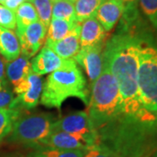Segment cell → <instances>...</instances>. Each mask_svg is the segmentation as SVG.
I'll list each match as a JSON object with an SVG mask.
<instances>
[{
    "label": "cell",
    "mask_w": 157,
    "mask_h": 157,
    "mask_svg": "<svg viewBox=\"0 0 157 157\" xmlns=\"http://www.w3.org/2000/svg\"><path fill=\"white\" fill-rule=\"evenodd\" d=\"M0 26L11 31L16 29L15 12L3 5H0Z\"/></svg>",
    "instance_id": "d4e9b609"
},
{
    "label": "cell",
    "mask_w": 157,
    "mask_h": 157,
    "mask_svg": "<svg viewBox=\"0 0 157 157\" xmlns=\"http://www.w3.org/2000/svg\"><path fill=\"white\" fill-rule=\"evenodd\" d=\"M107 0H77L74 3L75 17L78 23H82L86 19L95 17L101 6Z\"/></svg>",
    "instance_id": "ac0fdd59"
},
{
    "label": "cell",
    "mask_w": 157,
    "mask_h": 157,
    "mask_svg": "<svg viewBox=\"0 0 157 157\" xmlns=\"http://www.w3.org/2000/svg\"><path fill=\"white\" fill-rule=\"evenodd\" d=\"M20 45L13 31L0 26V54L7 61H12L20 55Z\"/></svg>",
    "instance_id": "2e32d148"
},
{
    "label": "cell",
    "mask_w": 157,
    "mask_h": 157,
    "mask_svg": "<svg viewBox=\"0 0 157 157\" xmlns=\"http://www.w3.org/2000/svg\"><path fill=\"white\" fill-rule=\"evenodd\" d=\"M80 26L65 39L56 42H45V45L49 47L51 50L53 51L58 56H59L63 59H73L80 49V44H79Z\"/></svg>",
    "instance_id": "5bb4252c"
},
{
    "label": "cell",
    "mask_w": 157,
    "mask_h": 157,
    "mask_svg": "<svg viewBox=\"0 0 157 157\" xmlns=\"http://www.w3.org/2000/svg\"><path fill=\"white\" fill-rule=\"evenodd\" d=\"M84 157H120L107 146L99 143L95 147L85 151Z\"/></svg>",
    "instance_id": "484cf974"
},
{
    "label": "cell",
    "mask_w": 157,
    "mask_h": 157,
    "mask_svg": "<svg viewBox=\"0 0 157 157\" xmlns=\"http://www.w3.org/2000/svg\"><path fill=\"white\" fill-rule=\"evenodd\" d=\"M68 1H70V2H72V3H73V4H74V3H75L77 0H68Z\"/></svg>",
    "instance_id": "836d02e7"
},
{
    "label": "cell",
    "mask_w": 157,
    "mask_h": 157,
    "mask_svg": "<svg viewBox=\"0 0 157 157\" xmlns=\"http://www.w3.org/2000/svg\"><path fill=\"white\" fill-rule=\"evenodd\" d=\"M82 150H66L52 147H37L32 157H84Z\"/></svg>",
    "instance_id": "7402d4cb"
},
{
    "label": "cell",
    "mask_w": 157,
    "mask_h": 157,
    "mask_svg": "<svg viewBox=\"0 0 157 157\" xmlns=\"http://www.w3.org/2000/svg\"><path fill=\"white\" fill-rule=\"evenodd\" d=\"M20 116V110L9 107L0 109V142L11 134L13 125Z\"/></svg>",
    "instance_id": "ffe728a7"
},
{
    "label": "cell",
    "mask_w": 157,
    "mask_h": 157,
    "mask_svg": "<svg viewBox=\"0 0 157 157\" xmlns=\"http://www.w3.org/2000/svg\"><path fill=\"white\" fill-rule=\"evenodd\" d=\"M25 0H6L4 4V6H6V8L10 9L12 11H17V9L19 6L22 5L23 3H25Z\"/></svg>",
    "instance_id": "83f0119b"
},
{
    "label": "cell",
    "mask_w": 157,
    "mask_h": 157,
    "mask_svg": "<svg viewBox=\"0 0 157 157\" xmlns=\"http://www.w3.org/2000/svg\"><path fill=\"white\" fill-rule=\"evenodd\" d=\"M152 157H157V149L155 150V152L153 154V155H152Z\"/></svg>",
    "instance_id": "1f68e13d"
},
{
    "label": "cell",
    "mask_w": 157,
    "mask_h": 157,
    "mask_svg": "<svg viewBox=\"0 0 157 157\" xmlns=\"http://www.w3.org/2000/svg\"><path fill=\"white\" fill-rule=\"evenodd\" d=\"M52 17L68 22H77L74 4L68 0H57L53 2Z\"/></svg>",
    "instance_id": "44dd1931"
},
{
    "label": "cell",
    "mask_w": 157,
    "mask_h": 157,
    "mask_svg": "<svg viewBox=\"0 0 157 157\" xmlns=\"http://www.w3.org/2000/svg\"><path fill=\"white\" fill-rule=\"evenodd\" d=\"M65 59L58 56L53 51L45 45L31 62L32 71L39 76L45 75L56 71L61 67Z\"/></svg>",
    "instance_id": "7c38bea8"
},
{
    "label": "cell",
    "mask_w": 157,
    "mask_h": 157,
    "mask_svg": "<svg viewBox=\"0 0 157 157\" xmlns=\"http://www.w3.org/2000/svg\"><path fill=\"white\" fill-rule=\"evenodd\" d=\"M138 4L153 27L157 29V0H138Z\"/></svg>",
    "instance_id": "cb8c5ba5"
},
{
    "label": "cell",
    "mask_w": 157,
    "mask_h": 157,
    "mask_svg": "<svg viewBox=\"0 0 157 157\" xmlns=\"http://www.w3.org/2000/svg\"><path fill=\"white\" fill-rule=\"evenodd\" d=\"M100 143L98 135H82L66 132H54L36 147H52L66 150L86 151Z\"/></svg>",
    "instance_id": "8992f818"
},
{
    "label": "cell",
    "mask_w": 157,
    "mask_h": 157,
    "mask_svg": "<svg viewBox=\"0 0 157 157\" xmlns=\"http://www.w3.org/2000/svg\"><path fill=\"white\" fill-rule=\"evenodd\" d=\"M124 8L125 6L121 0H107L98 9L95 18L106 32H109L121 19Z\"/></svg>",
    "instance_id": "8fae6325"
},
{
    "label": "cell",
    "mask_w": 157,
    "mask_h": 157,
    "mask_svg": "<svg viewBox=\"0 0 157 157\" xmlns=\"http://www.w3.org/2000/svg\"><path fill=\"white\" fill-rule=\"evenodd\" d=\"M155 115H156V117H157V111L156 112H155Z\"/></svg>",
    "instance_id": "e575fe53"
},
{
    "label": "cell",
    "mask_w": 157,
    "mask_h": 157,
    "mask_svg": "<svg viewBox=\"0 0 157 157\" xmlns=\"http://www.w3.org/2000/svg\"><path fill=\"white\" fill-rule=\"evenodd\" d=\"M5 72H6L5 65H4V62H3V60H2V59L0 58V80H2L3 82H6Z\"/></svg>",
    "instance_id": "f546056e"
},
{
    "label": "cell",
    "mask_w": 157,
    "mask_h": 157,
    "mask_svg": "<svg viewBox=\"0 0 157 157\" xmlns=\"http://www.w3.org/2000/svg\"><path fill=\"white\" fill-rule=\"evenodd\" d=\"M6 75L13 87L22 83L28 75L32 73V63L28 58L24 55H19L16 59L10 61L6 66Z\"/></svg>",
    "instance_id": "9a60e30c"
},
{
    "label": "cell",
    "mask_w": 157,
    "mask_h": 157,
    "mask_svg": "<svg viewBox=\"0 0 157 157\" xmlns=\"http://www.w3.org/2000/svg\"><path fill=\"white\" fill-rule=\"evenodd\" d=\"M6 86V82H3L2 80H0V91L4 89V87H5Z\"/></svg>",
    "instance_id": "4dcf8cb0"
},
{
    "label": "cell",
    "mask_w": 157,
    "mask_h": 157,
    "mask_svg": "<svg viewBox=\"0 0 157 157\" xmlns=\"http://www.w3.org/2000/svg\"><path fill=\"white\" fill-rule=\"evenodd\" d=\"M6 0H0V5H4Z\"/></svg>",
    "instance_id": "d6a6232c"
},
{
    "label": "cell",
    "mask_w": 157,
    "mask_h": 157,
    "mask_svg": "<svg viewBox=\"0 0 157 157\" xmlns=\"http://www.w3.org/2000/svg\"><path fill=\"white\" fill-rule=\"evenodd\" d=\"M140 36L120 31L103 50V65L117 81L121 96V116L139 119L146 112L138 86Z\"/></svg>",
    "instance_id": "6da1fadb"
},
{
    "label": "cell",
    "mask_w": 157,
    "mask_h": 157,
    "mask_svg": "<svg viewBox=\"0 0 157 157\" xmlns=\"http://www.w3.org/2000/svg\"><path fill=\"white\" fill-rule=\"evenodd\" d=\"M14 99L13 94L10 90L4 88L0 91V109L9 107L12 100Z\"/></svg>",
    "instance_id": "4316f807"
},
{
    "label": "cell",
    "mask_w": 157,
    "mask_h": 157,
    "mask_svg": "<svg viewBox=\"0 0 157 157\" xmlns=\"http://www.w3.org/2000/svg\"><path fill=\"white\" fill-rule=\"evenodd\" d=\"M54 121L53 115L50 113L18 118L13 125L9 140L36 147L52 133Z\"/></svg>",
    "instance_id": "5b68a950"
},
{
    "label": "cell",
    "mask_w": 157,
    "mask_h": 157,
    "mask_svg": "<svg viewBox=\"0 0 157 157\" xmlns=\"http://www.w3.org/2000/svg\"><path fill=\"white\" fill-rule=\"evenodd\" d=\"M71 97L86 105L89 102L86 78L73 59H65L60 67L49 74L43 83L40 102L48 108L59 110L64 101Z\"/></svg>",
    "instance_id": "7a4b0ae2"
},
{
    "label": "cell",
    "mask_w": 157,
    "mask_h": 157,
    "mask_svg": "<svg viewBox=\"0 0 157 157\" xmlns=\"http://www.w3.org/2000/svg\"><path fill=\"white\" fill-rule=\"evenodd\" d=\"M43 89V80L34 73H30L25 80L14 87L17 97L9 106L12 109H32L38 105Z\"/></svg>",
    "instance_id": "52a82bcc"
},
{
    "label": "cell",
    "mask_w": 157,
    "mask_h": 157,
    "mask_svg": "<svg viewBox=\"0 0 157 157\" xmlns=\"http://www.w3.org/2000/svg\"><path fill=\"white\" fill-rule=\"evenodd\" d=\"M34 6L39 21L45 28H48L51 23L52 12V1L51 0H29Z\"/></svg>",
    "instance_id": "603a6c76"
},
{
    "label": "cell",
    "mask_w": 157,
    "mask_h": 157,
    "mask_svg": "<svg viewBox=\"0 0 157 157\" xmlns=\"http://www.w3.org/2000/svg\"><path fill=\"white\" fill-rule=\"evenodd\" d=\"M138 86L141 102L147 110L157 111V45L140 36Z\"/></svg>",
    "instance_id": "277c9868"
},
{
    "label": "cell",
    "mask_w": 157,
    "mask_h": 157,
    "mask_svg": "<svg viewBox=\"0 0 157 157\" xmlns=\"http://www.w3.org/2000/svg\"><path fill=\"white\" fill-rule=\"evenodd\" d=\"M81 23L68 22L62 19L52 18L47 28L45 42H56L65 39L80 26Z\"/></svg>",
    "instance_id": "e0dca14e"
},
{
    "label": "cell",
    "mask_w": 157,
    "mask_h": 157,
    "mask_svg": "<svg viewBox=\"0 0 157 157\" xmlns=\"http://www.w3.org/2000/svg\"><path fill=\"white\" fill-rule=\"evenodd\" d=\"M123 2L124 9H133L138 8V0H121Z\"/></svg>",
    "instance_id": "f1b7e54d"
},
{
    "label": "cell",
    "mask_w": 157,
    "mask_h": 157,
    "mask_svg": "<svg viewBox=\"0 0 157 157\" xmlns=\"http://www.w3.org/2000/svg\"><path fill=\"white\" fill-rule=\"evenodd\" d=\"M106 37V31L95 17H90L81 23L79 33L80 48L101 45Z\"/></svg>",
    "instance_id": "4fadbf2b"
},
{
    "label": "cell",
    "mask_w": 157,
    "mask_h": 157,
    "mask_svg": "<svg viewBox=\"0 0 157 157\" xmlns=\"http://www.w3.org/2000/svg\"><path fill=\"white\" fill-rule=\"evenodd\" d=\"M73 59L84 68L93 83L101 75L103 69V45L80 48Z\"/></svg>",
    "instance_id": "30bf717a"
},
{
    "label": "cell",
    "mask_w": 157,
    "mask_h": 157,
    "mask_svg": "<svg viewBox=\"0 0 157 157\" xmlns=\"http://www.w3.org/2000/svg\"><path fill=\"white\" fill-rule=\"evenodd\" d=\"M51 1H52V2H55V1H57V0H51Z\"/></svg>",
    "instance_id": "d590c367"
},
{
    "label": "cell",
    "mask_w": 157,
    "mask_h": 157,
    "mask_svg": "<svg viewBox=\"0 0 157 157\" xmlns=\"http://www.w3.org/2000/svg\"><path fill=\"white\" fill-rule=\"evenodd\" d=\"M46 33L47 29L39 21L30 25L23 31L17 32L23 55L28 59L36 55L44 45Z\"/></svg>",
    "instance_id": "ba28073f"
},
{
    "label": "cell",
    "mask_w": 157,
    "mask_h": 157,
    "mask_svg": "<svg viewBox=\"0 0 157 157\" xmlns=\"http://www.w3.org/2000/svg\"><path fill=\"white\" fill-rule=\"evenodd\" d=\"M88 104L86 113L96 132L121 115V96L117 81L104 65L101 75L93 82Z\"/></svg>",
    "instance_id": "3957f363"
},
{
    "label": "cell",
    "mask_w": 157,
    "mask_h": 157,
    "mask_svg": "<svg viewBox=\"0 0 157 157\" xmlns=\"http://www.w3.org/2000/svg\"><path fill=\"white\" fill-rule=\"evenodd\" d=\"M54 132H66L82 135H98L86 112L71 113L60 120L55 121L52 126V133Z\"/></svg>",
    "instance_id": "9c48e42d"
},
{
    "label": "cell",
    "mask_w": 157,
    "mask_h": 157,
    "mask_svg": "<svg viewBox=\"0 0 157 157\" xmlns=\"http://www.w3.org/2000/svg\"><path fill=\"white\" fill-rule=\"evenodd\" d=\"M17 32L23 31L28 25L39 21L36 10L30 2H25L15 11Z\"/></svg>",
    "instance_id": "d6986e66"
}]
</instances>
